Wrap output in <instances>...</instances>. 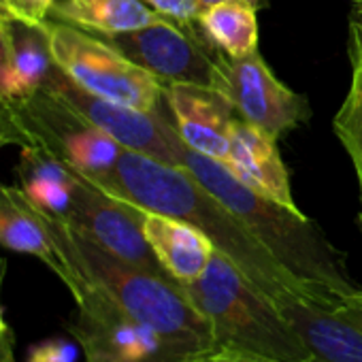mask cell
Listing matches in <instances>:
<instances>
[{"label": "cell", "instance_id": "d6986e66", "mask_svg": "<svg viewBox=\"0 0 362 362\" xmlns=\"http://www.w3.org/2000/svg\"><path fill=\"white\" fill-rule=\"evenodd\" d=\"M199 26L228 58H243L258 49V9L245 0H224L205 9Z\"/></svg>", "mask_w": 362, "mask_h": 362}, {"label": "cell", "instance_id": "ac0fdd59", "mask_svg": "<svg viewBox=\"0 0 362 362\" xmlns=\"http://www.w3.org/2000/svg\"><path fill=\"white\" fill-rule=\"evenodd\" d=\"M20 188L41 211L64 218L73 197V168L39 145H26L18 164Z\"/></svg>", "mask_w": 362, "mask_h": 362}, {"label": "cell", "instance_id": "cb8c5ba5", "mask_svg": "<svg viewBox=\"0 0 362 362\" xmlns=\"http://www.w3.org/2000/svg\"><path fill=\"white\" fill-rule=\"evenodd\" d=\"M184 362H281V360L235 345H214L188 356Z\"/></svg>", "mask_w": 362, "mask_h": 362}, {"label": "cell", "instance_id": "ffe728a7", "mask_svg": "<svg viewBox=\"0 0 362 362\" xmlns=\"http://www.w3.org/2000/svg\"><path fill=\"white\" fill-rule=\"evenodd\" d=\"M9 20V18H7ZM13 41V75L18 98L39 92L58 69L45 24H26L9 20Z\"/></svg>", "mask_w": 362, "mask_h": 362}, {"label": "cell", "instance_id": "d4e9b609", "mask_svg": "<svg viewBox=\"0 0 362 362\" xmlns=\"http://www.w3.org/2000/svg\"><path fill=\"white\" fill-rule=\"evenodd\" d=\"M75 345L62 337L39 341L28 351V362H75Z\"/></svg>", "mask_w": 362, "mask_h": 362}, {"label": "cell", "instance_id": "5bb4252c", "mask_svg": "<svg viewBox=\"0 0 362 362\" xmlns=\"http://www.w3.org/2000/svg\"><path fill=\"white\" fill-rule=\"evenodd\" d=\"M0 247L39 258L71 290L73 298L81 294L86 277L58 250L43 211L28 201L22 188L5 184H0Z\"/></svg>", "mask_w": 362, "mask_h": 362}, {"label": "cell", "instance_id": "ba28073f", "mask_svg": "<svg viewBox=\"0 0 362 362\" xmlns=\"http://www.w3.org/2000/svg\"><path fill=\"white\" fill-rule=\"evenodd\" d=\"M103 39L153 75L162 86L188 83L218 88L220 49L207 39L199 22L179 24L164 20L139 30L107 35Z\"/></svg>", "mask_w": 362, "mask_h": 362}, {"label": "cell", "instance_id": "52a82bcc", "mask_svg": "<svg viewBox=\"0 0 362 362\" xmlns=\"http://www.w3.org/2000/svg\"><path fill=\"white\" fill-rule=\"evenodd\" d=\"M9 100L30 145L43 147L90 181L107 175L124 151L115 139L45 90Z\"/></svg>", "mask_w": 362, "mask_h": 362}, {"label": "cell", "instance_id": "e0dca14e", "mask_svg": "<svg viewBox=\"0 0 362 362\" xmlns=\"http://www.w3.org/2000/svg\"><path fill=\"white\" fill-rule=\"evenodd\" d=\"M49 20L107 37L139 30L168 18L153 11L143 0H58L49 11Z\"/></svg>", "mask_w": 362, "mask_h": 362}, {"label": "cell", "instance_id": "1f68e13d", "mask_svg": "<svg viewBox=\"0 0 362 362\" xmlns=\"http://www.w3.org/2000/svg\"><path fill=\"white\" fill-rule=\"evenodd\" d=\"M358 226L362 230V186H360V211H358Z\"/></svg>", "mask_w": 362, "mask_h": 362}, {"label": "cell", "instance_id": "d6a6232c", "mask_svg": "<svg viewBox=\"0 0 362 362\" xmlns=\"http://www.w3.org/2000/svg\"><path fill=\"white\" fill-rule=\"evenodd\" d=\"M354 9H358V11H362V0H356V5H354Z\"/></svg>", "mask_w": 362, "mask_h": 362}, {"label": "cell", "instance_id": "7a4b0ae2", "mask_svg": "<svg viewBox=\"0 0 362 362\" xmlns=\"http://www.w3.org/2000/svg\"><path fill=\"white\" fill-rule=\"evenodd\" d=\"M181 168L218 197L317 303L328 305L360 290L347 273L345 256L303 211L258 194L224 164L192 151L186 143L181 145Z\"/></svg>", "mask_w": 362, "mask_h": 362}, {"label": "cell", "instance_id": "f546056e", "mask_svg": "<svg viewBox=\"0 0 362 362\" xmlns=\"http://www.w3.org/2000/svg\"><path fill=\"white\" fill-rule=\"evenodd\" d=\"M5 271H7V262L0 258V290H3V279H5ZM9 326L7 320H5V313H3V303H0V328Z\"/></svg>", "mask_w": 362, "mask_h": 362}, {"label": "cell", "instance_id": "484cf974", "mask_svg": "<svg viewBox=\"0 0 362 362\" xmlns=\"http://www.w3.org/2000/svg\"><path fill=\"white\" fill-rule=\"evenodd\" d=\"M143 3L179 24H194L201 18V7L197 0H143Z\"/></svg>", "mask_w": 362, "mask_h": 362}, {"label": "cell", "instance_id": "603a6c76", "mask_svg": "<svg viewBox=\"0 0 362 362\" xmlns=\"http://www.w3.org/2000/svg\"><path fill=\"white\" fill-rule=\"evenodd\" d=\"M0 98H18L13 75V41L9 20L0 13Z\"/></svg>", "mask_w": 362, "mask_h": 362}, {"label": "cell", "instance_id": "30bf717a", "mask_svg": "<svg viewBox=\"0 0 362 362\" xmlns=\"http://www.w3.org/2000/svg\"><path fill=\"white\" fill-rule=\"evenodd\" d=\"M41 90L60 98L90 124L115 139L124 149L181 168V145H184V141L173 126L170 113H147L103 100L81 90L60 71V66L52 73Z\"/></svg>", "mask_w": 362, "mask_h": 362}, {"label": "cell", "instance_id": "9c48e42d", "mask_svg": "<svg viewBox=\"0 0 362 362\" xmlns=\"http://www.w3.org/2000/svg\"><path fill=\"white\" fill-rule=\"evenodd\" d=\"M218 92L233 105L239 119L279 141L311 117L309 100L281 83L260 52L243 58L218 54Z\"/></svg>", "mask_w": 362, "mask_h": 362}, {"label": "cell", "instance_id": "8992f818", "mask_svg": "<svg viewBox=\"0 0 362 362\" xmlns=\"http://www.w3.org/2000/svg\"><path fill=\"white\" fill-rule=\"evenodd\" d=\"M75 303L77 311L66 322V330L79 343L86 362H184L188 358L160 332L128 315L90 279Z\"/></svg>", "mask_w": 362, "mask_h": 362}, {"label": "cell", "instance_id": "836d02e7", "mask_svg": "<svg viewBox=\"0 0 362 362\" xmlns=\"http://www.w3.org/2000/svg\"><path fill=\"white\" fill-rule=\"evenodd\" d=\"M360 186H362V184H360Z\"/></svg>", "mask_w": 362, "mask_h": 362}, {"label": "cell", "instance_id": "7402d4cb", "mask_svg": "<svg viewBox=\"0 0 362 362\" xmlns=\"http://www.w3.org/2000/svg\"><path fill=\"white\" fill-rule=\"evenodd\" d=\"M58 0H0V13L26 24H45Z\"/></svg>", "mask_w": 362, "mask_h": 362}, {"label": "cell", "instance_id": "9a60e30c", "mask_svg": "<svg viewBox=\"0 0 362 362\" xmlns=\"http://www.w3.org/2000/svg\"><path fill=\"white\" fill-rule=\"evenodd\" d=\"M224 166L258 194L300 211L292 197L290 173L279 156L277 141L264 130L237 119L230 128V153Z\"/></svg>", "mask_w": 362, "mask_h": 362}, {"label": "cell", "instance_id": "f1b7e54d", "mask_svg": "<svg viewBox=\"0 0 362 362\" xmlns=\"http://www.w3.org/2000/svg\"><path fill=\"white\" fill-rule=\"evenodd\" d=\"M197 3H199L201 13H203L205 9H209V7H214V5H218V3H224V0H197ZM245 3L254 5L258 11H260V9H264V7H269V0H245Z\"/></svg>", "mask_w": 362, "mask_h": 362}, {"label": "cell", "instance_id": "4dcf8cb0", "mask_svg": "<svg viewBox=\"0 0 362 362\" xmlns=\"http://www.w3.org/2000/svg\"><path fill=\"white\" fill-rule=\"evenodd\" d=\"M349 22H354V24L362 30V11L354 9V13H351V20H349Z\"/></svg>", "mask_w": 362, "mask_h": 362}, {"label": "cell", "instance_id": "5b68a950", "mask_svg": "<svg viewBox=\"0 0 362 362\" xmlns=\"http://www.w3.org/2000/svg\"><path fill=\"white\" fill-rule=\"evenodd\" d=\"M47 35L56 64L81 90L139 111L170 113L164 86L103 37L56 20H47Z\"/></svg>", "mask_w": 362, "mask_h": 362}, {"label": "cell", "instance_id": "4fadbf2b", "mask_svg": "<svg viewBox=\"0 0 362 362\" xmlns=\"http://www.w3.org/2000/svg\"><path fill=\"white\" fill-rule=\"evenodd\" d=\"M164 98L181 141L192 151L226 164L230 128L239 119L233 105L214 88L188 83H166Z\"/></svg>", "mask_w": 362, "mask_h": 362}, {"label": "cell", "instance_id": "6da1fadb", "mask_svg": "<svg viewBox=\"0 0 362 362\" xmlns=\"http://www.w3.org/2000/svg\"><path fill=\"white\" fill-rule=\"evenodd\" d=\"M92 184L143 211L192 224L277 307L292 298L317 303L245 224L186 168L124 149L115 166Z\"/></svg>", "mask_w": 362, "mask_h": 362}, {"label": "cell", "instance_id": "2e32d148", "mask_svg": "<svg viewBox=\"0 0 362 362\" xmlns=\"http://www.w3.org/2000/svg\"><path fill=\"white\" fill-rule=\"evenodd\" d=\"M143 233L164 271L179 286L199 279L216 252L214 243L199 228L168 216L145 211Z\"/></svg>", "mask_w": 362, "mask_h": 362}, {"label": "cell", "instance_id": "8fae6325", "mask_svg": "<svg viewBox=\"0 0 362 362\" xmlns=\"http://www.w3.org/2000/svg\"><path fill=\"white\" fill-rule=\"evenodd\" d=\"M73 197L66 216L62 218L71 228L113 254L115 258L134 264L143 271L173 279L156 254L151 252L145 233L143 216L145 211L132 203L115 199L94 186L81 173L73 170ZM175 281V279H173Z\"/></svg>", "mask_w": 362, "mask_h": 362}, {"label": "cell", "instance_id": "7c38bea8", "mask_svg": "<svg viewBox=\"0 0 362 362\" xmlns=\"http://www.w3.org/2000/svg\"><path fill=\"white\" fill-rule=\"evenodd\" d=\"M311 354V362H362V290L332 303L292 298L279 305Z\"/></svg>", "mask_w": 362, "mask_h": 362}, {"label": "cell", "instance_id": "4316f807", "mask_svg": "<svg viewBox=\"0 0 362 362\" xmlns=\"http://www.w3.org/2000/svg\"><path fill=\"white\" fill-rule=\"evenodd\" d=\"M9 145L26 147V145H30V141L18 122V115L13 111L11 100L0 98V149H5Z\"/></svg>", "mask_w": 362, "mask_h": 362}, {"label": "cell", "instance_id": "3957f363", "mask_svg": "<svg viewBox=\"0 0 362 362\" xmlns=\"http://www.w3.org/2000/svg\"><path fill=\"white\" fill-rule=\"evenodd\" d=\"M43 216L69 264L79 275L100 286L128 315L160 332L186 356L214 345L209 322L197 311L177 281L115 258L71 228L62 218L45 211Z\"/></svg>", "mask_w": 362, "mask_h": 362}, {"label": "cell", "instance_id": "277c9868", "mask_svg": "<svg viewBox=\"0 0 362 362\" xmlns=\"http://www.w3.org/2000/svg\"><path fill=\"white\" fill-rule=\"evenodd\" d=\"M181 290L209 322L214 345H235L281 362H311L307 345L281 309L222 252L216 250L203 275Z\"/></svg>", "mask_w": 362, "mask_h": 362}, {"label": "cell", "instance_id": "44dd1931", "mask_svg": "<svg viewBox=\"0 0 362 362\" xmlns=\"http://www.w3.org/2000/svg\"><path fill=\"white\" fill-rule=\"evenodd\" d=\"M349 92L332 119V128L356 168L358 181L362 184V30L354 22H349Z\"/></svg>", "mask_w": 362, "mask_h": 362}, {"label": "cell", "instance_id": "83f0119b", "mask_svg": "<svg viewBox=\"0 0 362 362\" xmlns=\"http://www.w3.org/2000/svg\"><path fill=\"white\" fill-rule=\"evenodd\" d=\"M0 362H18L16 360V334L11 326L0 328Z\"/></svg>", "mask_w": 362, "mask_h": 362}]
</instances>
